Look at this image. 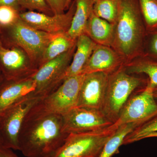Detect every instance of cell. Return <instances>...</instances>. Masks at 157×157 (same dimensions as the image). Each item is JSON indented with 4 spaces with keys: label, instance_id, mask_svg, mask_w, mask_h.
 Returning <instances> with one entry per match:
<instances>
[{
    "label": "cell",
    "instance_id": "obj_1",
    "mask_svg": "<svg viewBox=\"0 0 157 157\" xmlns=\"http://www.w3.org/2000/svg\"><path fill=\"white\" fill-rule=\"evenodd\" d=\"M69 134L62 115L28 113L19 136V151L26 157H52Z\"/></svg>",
    "mask_w": 157,
    "mask_h": 157
},
{
    "label": "cell",
    "instance_id": "obj_2",
    "mask_svg": "<svg viewBox=\"0 0 157 157\" xmlns=\"http://www.w3.org/2000/svg\"><path fill=\"white\" fill-rule=\"evenodd\" d=\"M147 35L138 0H121L112 48L129 62L143 56Z\"/></svg>",
    "mask_w": 157,
    "mask_h": 157
},
{
    "label": "cell",
    "instance_id": "obj_3",
    "mask_svg": "<svg viewBox=\"0 0 157 157\" xmlns=\"http://www.w3.org/2000/svg\"><path fill=\"white\" fill-rule=\"evenodd\" d=\"M58 34L48 33L34 29L21 18L11 25L0 26L1 42L22 48L38 69L45 48Z\"/></svg>",
    "mask_w": 157,
    "mask_h": 157
},
{
    "label": "cell",
    "instance_id": "obj_4",
    "mask_svg": "<svg viewBox=\"0 0 157 157\" xmlns=\"http://www.w3.org/2000/svg\"><path fill=\"white\" fill-rule=\"evenodd\" d=\"M142 83L141 78L127 73L123 67L109 74L101 111L113 124L125 104Z\"/></svg>",
    "mask_w": 157,
    "mask_h": 157
},
{
    "label": "cell",
    "instance_id": "obj_5",
    "mask_svg": "<svg viewBox=\"0 0 157 157\" xmlns=\"http://www.w3.org/2000/svg\"><path fill=\"white\" fill-rule=\"evenodd\" d=\"M85 74L65 79L52 92L39 99L28 113L31 114L63 116L77 107L79 91Z\"/></svg>",
    "mask_w": 157,
    "mask_h": 157
},
{
    "label": "cell",
    "instance_id": "obj_6",
    "mask_svg": "<svg viewBox=\"0 0 157 157\" xmlns=\"http://www.w3.org/2000/svg\"><path fill=\"white\" fill-rule=\"evenodd\" d=\"M115 130L109 126L95 132L70 133L52 157H98Z\"/></svg>",
    "mask_w": 157,
    "mask_h": 157
},
{
    "label": "cell",
    "instance_id": "obj_7",
    "mask_svg": "<svg viewBox=\"0 0 157 157\" xmlns=\"http://www.w3.org/2000/svg\"><path fill=\"white\" fill-rule=\"evenodd\" d=\"M40 98L29 96L18 101L0 116L1 145L19 151L18 136L26 117Z\"/></svg>",
    "mask_w": 157,
    "mask_h": 157
},
{
    "label": "cell",
    "instance_id": "obj_8",
    "mask_svg": "<svg viewBox=\"0 0 157 157\" xmlns=\"http://www.w3.org/2000/svg\"><path fill=\"white\" fill-rule=\"evenodd\" d=\"M76 45L63 54L42 65L32 76L36 84L34 95L39 98L48 95L64 80L65 73L72 61Z\"/></svg>",
    "mask_w": 157,
    "mask_h": 157
},
{
    "label": "cell",
    "instance_id": "obj_9",
    "mask_svg": "<svg viewBox=\"0 0 157 157\" xmlns=\"http://www.w3.org/2000/svg\"><path fill=\"white\" fill-rule=\"evenodd\" d=\"M153 89L147 83L144 89L129 98L122 109L117 119L110 126L116 130L126 124H142L157 114V102Z\"/></svg>",
    "mask_w": 157,
    "mask_h": 157
},
{
    "label": "cell",
    "instance_id": "obj_10",
    "mask_svg": "<svg viewBox=\"0 0 157 157\" xmlns=\"http://www.w3.org/2000/svg\"><path fill=\"white\" fill-rule=\"evenodd\" d=\"M38 70L23 49L15 45H6L0 40V71L6 80L30 78Z\"/></svg>",
    "mask_w": 157,
    "mask_h": 157
},
{
    "label": "cell",
    "instance_id": "obj_11",
    "mask_svg": "<svg viewBox=\"0 0 157 157\" xmlns=\"http://www.w3.org/2000/svg\"><path fill=\"white\" fill-rule=\"evenodd\" d=\"M64 131L67 134L95 132L113 124L101 110L76 107L63 116Z\"/></svg>",
    "mask_w": 157,
    "mask_h": 157
},
{
    "label": "cell",
    "instance_id": "obj_12",
    "mask_svg": "<svg viewBox=\"0 0 157 157\" xmlns=\"http://www.w3.org/2000/svg\"><path fill=\"white\" fill-rule=\"evenodd\" d=\"M76 8L75 0H73L67 11L60 14L50 15L33 11L20 12L22 20L34 29L48 33H67L70 29Z\"/></svg>",
    "mask_w": 157,
    "mask_h": 157
},
{
    "label": "cell",
    "instance_id": "obj_13",
    "mask_svg": "<svg viewBox=\"0 0 157 157\" xmlns=\"http://www.w3.org/2000/svg\"><path fill=\"white\" fill-rule=\"evenodd\" d=\"M109 74L96 72L85 74L77 107L101 110Z\"/></svg>",
    "mask_w": 157,
    "mask_h": 157
},
{
    "label": "cell",
    "instance_id": "obj_14",
    "mask_svg": "<svg viewBox=\"0 0 157 157\" xmlns=\"http://www.w3.org/2000/svg\"><path fill=\"white\" fill-rule=\"evenodd\" d=\"M124 62L112 47L97 44L82 74L102 72L110 74L122 68Z\"/></svg>",
    "mask_w": 157,
    "mask_h": 157
},
{
    "label": "cell",
    "instance_id": "obj_15",
    "mask_svg": "<svg viewBox=\"0 0 157 157\" xmlns=\"http://www.w3.org/2000/svg\"><path fill=\"white\" fill-rule=\"evenodd\" d=\"M36 84L32 77L18 80H5L0 88V116L22 99L34 96Z\"/></svg>",
    "mask_w": 157,
    "mask_h": 157
},
{
    "label": "cell",
    "instance_id": "obj_16",
    "mask_svg": "<svg viewBox=\"0 0 157 157\" xmlns=\"http://www.w3.org/2000/svg\"><path fill=\"white\" fill-rule=\"evenodd\" d=\"M97 44L88 36L83 34L76 39V48L72 61L65 73L64 80L71 76L82 74Z\"/></svg>",
    "mask_w": 157,
    "mask_h": 157
},
{
    "label": "cell",
    "instance_id": "obj_17",
    "mask_svg": "<svg viewBox=\"0 0 157 157\" xmlns=\"http://www.w3.org/2000/svg\"><path fill=\"white\" fill-rule=\"evenodd\" d=\"M115 25L92 13L86 25L84 34L98 45L112 47L114 38Z\"/></svg>",
    "mask_w": 157,
    "mask_h": 157
},
{
    "label": "cell",
    "instance_id": "obj_18",
    "mask_svg": "<svg viewBox=\"0 0 157 157\" xmlns=\"http://www.w3.org/2000/svg\"><path fill=\"white\" fill-rule=\"evenodd\" d=\"M76 8L71 25L67 32L73 39L84 34L86 25L93 11L94 0H75Z\"/></svg>",
    "mask_w": 157,
    "mask_h": 157
},
{
    "label": "cell",
    "instance_id": "obj_19",
    "mask_svg": "<svg viewBox=\"0 0 157 157\" xmlns=\"http://www.w3.org/2000/svg\"><path fill=\"white\" fill-rule=\"evenodd\" d=\"M76 39L71 38L67 33L58 34L45 48L39 63V68L50 60L73 48L76 45Z\"/></svg>",
    "mask_w": 157,
    "mask_h": 157
},
{
    "label": "cell",
    "instance_id": "obj_20",
    "mask_svg": "<svg viewBox=\"0 0 157 157\" xmlns=\"http://www.w3.org/2000/svg\"><path fill=\"white\" fill-rule=\"evenodd\" d=\"M124 70L129 74H146L148 77L147 84L153 89L157 86V60L142 56L139 59L128 64Z\"/></svg>",
    "mask_w": 157,
    "mask_h": 157
},
{
    "label": "cell",
    "instance_id": "obj_21",
    "mask_svg": "<svg viewBox=\"0 0 157 157\" xmlns=\"http://www.w3.org/2000/svg\"><path fill=\"white\" fill-rule=\"evenodd\" d=\"M139 126L138 124L132 123L119 127L105 143L98 157H112L118 152L126 137Z\"/></svg>",
    "mask_w": 157,
    "mask_h": 157
},
{
    "label": "cell",
    "instance_id": "obj_22",
    "mask_svg": "<svg viewBox=\"0 0 157 157\" xmlns=\"http://www.w3.org/2000/svg\"><path fill=\"white\" fill-rule=\"evenodd\" d=\"M121 0H97L94 2L93 12L98 17L115 25Z\"/></svg>",
    "mask_w": 157,
    "mask_h": 157
},
{
    "label": "cell",
    "instance_id": "obj_23",
    "mask_svg": "<svg viewBox=\"0 0 157 157\" xmlns=\"http://www.w3.org/2000/svg\"><path fill=\"white\" fill-rule=\"evenodd\" d=\"M147 33L157 32V0H138Z\"/></svg>",
    "mask_w": 157,
    "mask_h": 157
},
{
    "label": "cell",
    "instance_id": "obj_24",
    "mask_svg": "<svg viewBox=\"0 0 157 157\" xmlns=\"http://www.w3.org/2000/svg\"><path fill=\"white\" fill-rule=\"evenodd\" d=\"M153 133H157V114L134 129L125 138L123 144L145 139L148 135Z\"/></svg>",
    "mask_w": 157,
    "mask_h": 157
},
{
    "label": "cell",
    "instance_id": "obj_25",
    "mask_svg": "<svg viewBox=\"0 0 157 157\" xmlns=\"http://www.w3.org/2000/svg\"><path fill=\"white\" fill-rule=\"evenodd\" d=\"M19 4L21 12L27 10L36 11L48 15L54 14L45 0H19Z\"/></svg>",
    "mask_w": 157,
    "mask_h": 157
},
{
    "label": "cell",
    "instance_id": "obj_26",
    "mask_svg": "<svg viewBox=\"0 0 157 157\" xmlns=\"http://www.w3.org/2000/svg\"><path fill=\"white\" fill-rule=\"evenodd\" d=\"M20 12L11 6H0V26H7L16 22L20 18Z\"/></svg>",
    "mask_w": 157,
    "mask_h": 157
},
{
    "label": "cell",
    "instance_id": "obj_27",
    "mask_svg": "<svg viewBox=\"0 0 157 157\" xmlns=\"http://www.w3.org/2000/svg\"><path fill=\"white\" fill-rule=\"evenodd\" d=\"M143 56L157 60V32L147 33Z\"/></svg>",
    "mask_w": 157,
    "mask_h": 157
},
{
    "label": "cell",
    "instance_id": "obj_28",
    "mask_svg": "<svg viewBox=\"0 0 157 157\" xmlns=\"http://www.w3.org/2000/svg\"><path fill=\"white\" fill-rule=\"evenodd\" d=\"M54 14L64 13L66 10V0H45Z\"/></svg>",
    "mask_w": 157,
    "mask_h": 157
},
{
    "label": "cell",
    "instance_id": "obj_29",
    "mask_svg": "<svg viewBox=\"0 0 157 157\" xmlns=\"http://www.w3.org/2000/svg\"><path fill=\"white\" fill-rule=\"evenodd\" d=\"M11 6L21 12L19 0H0V6Z\"/></svg>",
    "mask_w": 157,
    "mask_h": 157
},
{
    "label": "cell",
    "instance_id": "obj_30",
    "mask_svg": "<svg viewBox=\"0 0 157 157\" xmlns=\"http://www.w3.org/2000/svg\"><path fill=\"white\" fill-rule=\"evenodd\" d=\"M12 150L0 145V157H19Z\"/></svg>",
    "mask_w": 157,
    "mask_h": 157
},
{
    "label": "cell",
    "instance_id": "obj_31",
    "mask_svg": "<svg viewBox=\"0 0 157 157\" xmlns=\"http://www.w3.org/2000/svg\"><path fill=\"white\" fill-rule=\"evenodd\" d=\"M5 80H6V79H5V77H4L1 71H0V88L2 86V85L4 83Z\"/></svg>",
    "mask_w": 157,
    "mask_h": 157
},
{
    "label": "cell",
    "instance_id": "obj_32",
    "mask_svg": "<svg viewBox=\"0 0 157 157\" xmlns=\"http://www.w3.org/2000/svg\"><path fill=\"white\" fill-rule=\"evenodd\" d=\"M72 1H73V0H66V11H67L70 8Z\"/></svg>",
    "mask_w": 157,
    "mask_h": 157
},
{
    "label": "cell",
    "instance_id": "obj_33",
    "mask_svg": "<svg viewBox=\"0 0 157 157\" xmlns=\"http://www.w3.org/2000/svg\"><path fill=\"white\" fill-rule=\"evenodd\" d=\"M153 95L155 100L157 102V86L153 89Z\"/></svg>",
    "mask_w": 157,
    "mask_h": 157
},
{
    "label": "cell",
    "instance_id": "obj_34",
    "mask_svg": "<svg viewBox=\"0 0 157 157\" xmlns=\"http://www.w3.org/2000/svg\"><path fill=\"white\" fill-rule=\"evenodd\" d=\"M157 137V133H153L150 135H148L147 137V138H149V137Z\"/></svg>",
    "mask_w": 157,
    "mask_h": 157
},
{
    "label": "cell",
    "instance_id": "obj_35",
    "mask_svg": "<svg viewBox=\"0 0 157 157\" xmlns=\"http://www.w3.org/2000/svg\"><path fill=\"white\" fill-rule=\"evenodd\" d=\"M97 1V0H94V2L95 1Z\"/></svg>",
    "mask_w": 157,
    "mask_h": 157
},
{
    "label": "cell",
    "instance_id": "obj_36",
    "mask_svg": "<svg viewBox=\"0 0 157 157\" xmlns=\"http://www.w3.org/2000/svg\"><path fill=\"white\" fill-rule=\"evenodd\" d=\"M0 145H1V142H0Z\"/></svg>",
    "mask_w": 157,
    "mask_h": 157
}]
</instances>
